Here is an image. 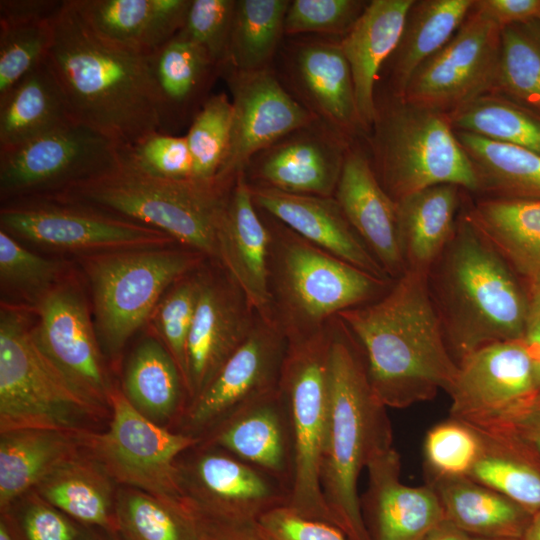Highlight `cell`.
<instances>
[{"mask_svg":"<svg viewBox=\"0 0 540 540\" xmlns=\"http://www.w3.org/2000/svg\"><path fill=\"white\" fill-rule=\"evenodd\" d=\"M350 146L349 140L316 120L259 151L244 174L253 186L333 197Z\"/></svg>","mask_w":540,"mask_h":540,"instance_id":"cell-22","label":"cell"},{"mask_svg":"<svg viewBox=\"0 0 540 540\" xmlns=\"http://www.w3.org/2000/svg\"><path fill=\"white\" fill-rule=\"evenodd\" d=\"M76 3L103 37L149 54L179 33L191 0H76Z\"/></svg>","mask_w":540,"mask_h":540,"instance_id":"cell-31","label":"cell"},{"mask_svg":"<svg viewBox=\"0 0 540 540\" xmlns=\"http://www.w3.org/2000/svg\"><path fill=\"white\" fill-rule=\"evenodd\" d=\"M271 233L255 206L244 171L230 190L218 227V261L263 318H273L269 285Z\"/></svg>","mask_w":540,"mask_h":540,"instance_id":"cell-24","label":"cell"},{"mask_svg":"<svg viewBox=\"0 0 540 540\" xmlns=\"http://www.w3.org/2000/svg\"><path fill=\"white\" fill-rule=\"evenodd\" d=\"M45 61L75 122L119 148L158 131L148 54L103 37L76 0H64L53 17V41Z\"/></svg>","mask_w":540,"mask_h":540,"instance_id":"cell-2","label":"cell"},{"mask_svg":"<svg viewBox=\"0 0 540 540\" xmlns=\"http://www.w3.org/2000/svg\"><path fill=\"white\" fill-rule=\"evenodd\" d=\"M448 350L457 364L496 342L521 340L529 294L466 212L427 274Z\"/></svg>","mask_w":540,"mask_h":540,"instance_id":"cell-3","label":"cell"},{"mask_svg":"<svg viewBox=\"0 0 540 540\" xmlns=\"http://www.w3.org/2000/svg\"><path fill=\"white\" fill-rule=\"evenodd\" d=\"M522 540H540V510L532 515Z\"/></svg>","mask_w":540,"mask_h":540,"instance_id":"cell-63","label":"cell"},{"mask_svg":"<svg viewBox=\"0 0 540 540\" xmlns=\"http://www.w3.org/2000/svg\"><path fill=\"white\" fill-rule=\"evenodd\" d=\"M34 340L52 363L88 399L110 411L113 388L84 295L60 282L35 306Z\"/></svg>","mask_w":540,"mask_h":540,"instance_id":"cell-17","label":"cell"},{"mask_svg":"<svg viewBox=\"0 0 540 540\" xmlns=\"http://www.w3.org/2000/svg\"><path fill=\"white\" fill-rule=\"evenodd\" d=\"M480 455L469 478L510 498L532 515L540 510V451L511 425L475 428Z\"/></svg>","mask_w":540,"mask_h":540,"instance_id":"cell-33","label":"cell"},{"mask_svg":"<svg viewBox=\"0 0 540 540\" xmlns=\"http://www.w3.org/2000/svg\"><path fill=\"white\" fill-rule=\"evenodd\" d=\"M235 180L163 179L120 159L115 168L52 196L150 226L218 261V227Z\"/></svg>","mask_w":540,"mask_h":540,"instance_id":"cell-5","label":"cell"},{"mask_svg":"<svg viewBox=\"0 0 540 540\" xmlns=\"http://www.w3.org/2000/svg\"><path fill=\"white\" fill-rule=\"evenodd\" d=\"M0 224L17 239L82 255L167 247L176 242L150 226L54 196L5 201L0 210Z\"/></svg>","mask_w":540,"mask_h":540,"instance_id":"cell-12","label":"cell"},{"mask_svg":"<svg viewBox=\"0 0 540 540\" xmlns=\"http://www.w3.org/2000/svg\"><path fill=\"white\" fill-rule=\"evenodd\" d=\"M233 106L232 130L218 179L234 180L250 159L293 130L316 121L270 67L242 72L225 69Z\"/></svg>","mask_w":540,"mask_h":540,"instance_id":"cell-18","label":"cell"},{"mask_svg":"<svg viewBox=\"0 0 540 540\" xmlns=\"http://www.w3.org/2000/svg\"><path fill=\"white\" fill-rule=\"evenodd\" d=\"M475 0L414 1L391 58L393 98L400 100L417 69L457 32ZM389 58V59H390Z\"/></svg>","mask_w":540,"mask_h":540,"instance_id":"cell-39","label":"cell"},{"mask_svg":"<svg viewBox=\"0 0 540 540\" xmlns=\"http://www.w3.org/2000/svg\"><path fill=\"white\" fill-rule=\"evenodd\" d=\"M445 519L471 537L522 539L532 514L505 495L469 477L427 482Z\"/></svg>","mask_w":540,"mask_h":540,"instance_id":"cell-37","label":"cell"},{"mask_svg":"<svg viewBox=\"0 0 540 540\" xmlns=\"http://www.w3.org/2000/svg\"><path fill=\"white\" fill-rule=\"evenodd\" d=\"M85 433L52 429L0 433V512L84 452Z\"/></svg>","mask_w":540,"mask_h":540,"instance_id":"cell-32","label":"cell"},{"mask_svg":"<svg viewBox=\"0 0 540 540\" xmlns=\"http://www.w3.org/2000/svg\"><path fill=\"white\" fill-rule=\"evenodd\" d=\"M233 106L225 93L210 95L185 135L193 160V179H218L229 149Z\"/></svg>","mask_w":540,"mask_h":540,"instance_id":"cell-45","label":"cell"},{"mask_svg":"<svg viewBox=\"0 0 540 540\" xmlns=\"http://www.w3.org/2000/svg\"><path fill=\"white\" fill-rule=\"evenodd\" d=\"M454 132L472 162L478 192L489 198L540 199V154L471 133Z\"/></svg>","mask_w":540,"mask_h":540,"instance_id":"cell-40","label":"cell"},{"mask_svg":"<svg viewBox=\"0 0 540 540\" xmlns=\"http://www.w3.org/2000/svg\"><path fill=\"white\" fill-rule=\"evenodd\" d=\"M177 467L185 499L207 522L255 524L289 499L278 481L216 445L199 442Z\"/></svg>","mask_w":540,"mask_h":540,"instance_id":"cell-14","label":"cell"},{"mask_svg":"<svg viewBox=\"0 0 540 540\" xmlns=\"http://www.w3.org/2000/svg\"><path fill=\"white\" fill-rule=\"evenodd\" d=\"M250 187L259 210L343 261L375 277L392 280L350 225L334 197Z\"/></svg>","mask_w":540,"mask_h":540,"instance_id":"cell-27","label":"cell"},{"mask_svg":"<svg viewBox=\"0 0 540 540\" xmlns=\"http://www.w3.org/2000/svg\"><path fill=\"white\" fill-rule=\"evenodd\" d=\"M259 211L271 233L272 317L287 339L323 329L340 312L378 299L392 285L394 280L343 261Z\"/></svg>","mask_w":540,"mask_h":540,"instance_id":"cell-6","label":"cell"},{"mask_svg":"<svg viewBox=\"0 0 540 540\" xmlns=\"http://www.w3.org/2000/svg\"><path fill=\"white\" fill-rule=\"evenodd\" d=\"M479 432L472 426L449 417L431 427L423 443L427 482L468 477L481 452Z\"/></svg>","mask_w":540,"mask_h":540,"instance_id":"cell-46","label":"cell"},{"mask_svg":"<svg viewBox=\"0 0 540 540\" xmlns=\"http://www.w3.org/2000/svg\"><path fill=\"white\" fill-rule=\"evenodd\" d=\"M121 540H202L206 522L190 505H173L136 488L118 486Z\"/></svg>","mask_w":540,"mask_h":540,"instance_id":"cell-41","label":"cell"},{"mask_svg":"<svg viewBox=\"0 0 540 540\" xmlns=\"http://www.w3.org/2000/svg\"><path fill=\"white\" fill-rule=\"evenodd\" d=\"M331 321L311 335L287 339L278 386L289 414L295 448L287 505L304 516L329 523L320 466L329 405Z\"/></svg>","mask_w":540,"mask_h":540,"instance_id":"cell-10","label":"cell"},{"mask_svg":"<svg viewBox=\"0 0 540 540\" xmlns=\"http://www.w3.org/2000/svg\"><path fill=\"white\" fill-rule=\"evenodd\" d=\"M76 540H121V538L109 534L100 528L81 525Z\"/></svg>","mask_w":540,"mask_h":540,"instance_id":"cell-61","label":"cell"},{"mask_svg":"<svg viewBox=\"0 0 540 540\" xmlns=\"http://www.w3.org/2000/svg\"><path fill=\"white\" fill-rule=\"evenodd\" d=\"M287 343L273 318L257 314L248 337L186 405L172 430L201 440L241 408L277 390Z\"/></svg>","mask_w":540,"mask_h":540,"instance_id":"cell-16","label":"cell"},{"mask_svg":"<svg viewBox=\"0 0 540 540\" xmlns=\"http://www.w3.org/2000/svg\"><path fill=\"white\" fill-rule=\"evenodd\" d=\"M445 115L454 131L540 154V119L500 95H482Z\"/></svg>","mask_w":540,"mask_h":540,"instance_id":"cell-43","label":"cell"},{"mask_svg":"<svg viewBox=\"0 0 540 540\" xmlns=\"http://www.w3.org/2000/svg\"><path fill=\"white\" fill-rule=\"evenodd\" d=\"M501 27L474 6L452 38L413 74L400 99L447 114L492 93Z\"/></svg>","mask_w":540,"mask_h":540,"instance_id":"cell-15","label":"cell"},{"mask_svg":"<svg viewBox=\"0 0 540 540\" xmlns=\"http://www.w3.org/2000/svg\"><path fill=\"white\" fill-rule=\"evenodd\" d=\"M120 159L135 169L163 179L193 178V160L184 136L147 134L133 145L119 148Z\"/></svg>","mask_w":540,"mask_h":540,"instance_id":"cell-51","label":"cell"},{"mask_svg":"<svg viewBox=\"0 0 540 540\" xmlns=\"http://www.w3.org/2000/svg\"><path fill=\"white\" fill-rule=\"evenodd\" d=\"M110 411L83 395L37 345L22 311H0V433L102 430Z\"/></svg>","mask_w":540,"mask_h":540,"instance_id":"cell-7","label":"cell"},{"mask_svg":"<svg viewBox=\"0 0 540 540\" xmlns=\"http://www.w3.org/2000/svg\"><path fill=\"white\" fill-rule=\"evenodd\" d=\"M370 140L374 172L395 201L440 184L478 191L472 162L444 113L394 99L377 107Z\"/></svg>","mask_w":540,"mask_h":540,"instance_id":"cell-9","label":"cell"},{"mask_svg":"<svg viewBox=\"0 0 540 540\" xmlns=\"http://www.w3.org/2000/svg\"><path fill=\"white\" fill-rule=\"evenodd\" d=\"M121 390L133 407L158 425L173 429L187 402L181 372L158 338L143 339L131 353Z\"/></svg>","mask_w":540,"mask_h":540,"instance_id":"cell-36","label":"cell"},{"mask_svg":"<svg viewBox=\"0 0 540 540\" xmlns=\"http://www.w3.org/2000/svg\"><path fill=\"white\" fill-rule=\"evenodd\" d=\"M206 522L202 540H259L255 524Z\"/></svg>","mask_w":540,"mask_h":540,"instance_id":"cell-59","label":"cell"},{"mask_svg":"<svg viewBox=\"0 0 540 540\" xmlns=\"http://www.w3.org/2000/svg\"><path fill=\"white\" fill-rule=\"evenodd\" d=\"M200 267L176 281L150 317L157 338L176 362L185 386L187 344L198 298Z\"/></svg>","mask_w":540,"mask_h":540,"instance_id":"cell-47","label":"cell"},{"mask_svg":"<svg viewBox=\"0 0 540 540\" xmlns=\"http://www.w3.org/2000/svg\"><path fill=\"white\" fill-rule=\"evenodd\" d=\"M53 41V18L0 23V96L42 64Z\"/></svg>","mask_w":540,"mask_h":540,"instance_id":"cell-49","label":"cell"},{"mask_svg":"<svg viewBox=\"0 0 540 540\" xmlns=\"http://www.w3.org/2000/svg\"><path fill=\"white\" fill-rule=\"evenodd\" d=\"M199 439L149 420L113 385L106 428L86 432V452L118 486L144 491L173 505H190L179 483L177 461Z\"/></svg>","mask_w":540,"mask_h":540,"instance_id":"cell-11","label":"cell"},{"mask_svg":"<svg viewBox=\"0 0 540 540\" xmlns=\"http://www.w3.org/2000/svg\"><path fill=\"white\" fill-rule=\"evenodd\" d=\"M427 274L406 269L378 299L338 317L364 353L371 385L388 408L448 392L458 372L430 296Z\"/></svg>","mask_w":540,"mask_h":540,"instance_id":"cell-1","label":"cell"},{"mask_svg":"<svg viewBox=\"0 0 540 540\" xmlns=\"http://www.w3.org/2000/svg\"><path fill=\"white\" fill-rule=\"evenodd\" d=\"M291 38L284 47L283 66L294 98L318 121L349 141L365 133L340 39L317 35Z\"/></svg>","mask_w":540,"mask_h":540,"instance_id":"cell-20","label":"cell"},{"mask_svg":"<svg viewBox=\"0 0 540 540\" xmlns=\"http://www.w3.org/2000/svg\"><path fill=\"white\" fill-rule=\"evenodd\" d=\"M34 490L77 523L120 538L118 485L86 450L55 469Z\"/></svg>","mask_w":540,"mask_h":540,"instance_id":"cell-34","label":"cell"},{"mask_svg":"<svg viewBox=\"0 0 540 540\" xmlns=\"http://www.w3.org/2000/svg\"><path fill=\"white\" fill-rule=\"evenodd\" d=\"M475 7L501 28L540 19V0H475Z\"/></svg>","mask_w":540,"mask_h":540,"instance_id":"cell-55","label":"cell"},{"mask_svg":"<svg viewBox=\"0 0 540 540\" xmlns=\"http://www.w3.org/2000/svg\"><path fill=\"white\" fill-rule=\"evenodd\" d=\"M59 262L24 247L19 239L0 230V279L5 289L17 293L34 306L60 283Z\"/></svg>","mask_w":540,"mask_h":540,"instance_id":"cell-48","label":"cell"},{"mask_svg":"<svg viewBox=\"0 0 540 540\" xmlns=\"http://www.w3.org/2000/svg\"><path fill=\"white\" fill-rule=\"evenodd\" d=\"M289 0H236L223 69L249 72L271 67L284 35ZM222 71V72H223Z\"/></svg>","mask_w":540,"mask_h":540,"instance_id":"cell-42","label":"cell"},{"mask_svg":"<svg viewBox=\"0 0 540 540\" xmlns=\"http://www.w3.org/2000/svg\"><path fill=\"white\" fill-rule=\"evenodd\" d=\"M471 540H522L518 538H482V537H472Z\"/></svg>","mask_w":540,"mask_h":540,"instance_id":"cell-64","label":"cell"},{"mask_svg":"<svg viewBox=\"0 0 540 540\" xmlns=\"http://www.w3.org/2000/svg\"><path fill=\"white\" fill-rule=\"evenodd\" d=\"M200 442L223 448L278 481L290 493L294 438L279 387L232 414Z\"/></svg>","mask_w":540,"mask_h":540,"instance_id":"cell-25","label":"cell"},{"mask_svg":"<svg viewBox=\"0 0 540 540\" xmlns=\"http://www.w3.org/2000/svg\"><path fill=\"white\" fill-rule=\"evenodd\" d=\"M532 364L521 340L485 345L458 364L448 390L449 417L474 428H487L537 390Z\"/></svg>","mask_w":540,"mask_h":540,"instance_id":"cell-19","label":"cell"},{"mask_svg":"<svg viewBox=\"0 0 540 540\" xmlns=\"http://www.w3.org/2000/svg\"><path fill=\"white\" fill-rule=\"evenodd\" d=\"M494 94L540 113V32L532 22L501 28Z\"/></svg>","mask_w":540,"mask_h":540,"instance_id":"cell-44","label":"cell"},{"mask_svg":"<svg viewBox=\"0 0 540 540\" xmlns=\"http://www.w3.org/2000/svg\"><path fill=\"white\" fill-rule=\"evenodd\" d=\"M256 319L257 313L225 270L224 275H219L200 268L198 298L187 344V404L245 341Z\"/></svg>","mask_w":540,"mask_h":540,"instance_id":"cell-21","label":"cell"},{"mask_svg":"<svg viewBox=\"0 0 540 540\" xmlns=\"http://www.w3.org/2000/svg\"><path fill=\"white\" fill-rule=\"evenodd\" d=\"M120 163L119 146L70 122L21 144L0 149V194L5 201L56 195Z\"/></svg>","mask_w":540,"mask_h":540,"instance_id":"cell-13","label":"cell"},{"mask_svg":"<svg viewBox=\"0 0 540 540\" xmlns=\"http://www.w3.org/2000/svg\"><path fill=\"white\" fill-rule=\"evenodd\" d=\"M333 197L388 277L395 280L401 276L406 265L399 238L397 203L383 189L361 150L349 147Z\"/></svg>","mask_w":540,"mask_h":540,"instance_id":"cell-26","label":"cell"},{"mask_svg":"<svg viewBox=\"0 0 540 540\" xmlns=\"http://www.w3.org/2000/svg\"><path fill=\"white\" fill-rule=\"evenodd\" d=\"M236 0H191L178 34L202 47L221 68L226 66Z\"/></svg>","mask_w":540,"mask_h":540,"instance_id":"cell-52","label":"cell"},{"mask_svg":"<svg viewBox=\"0 0 540 540\" xmlns=\"http://www.w3.org/2000/svg\"><path fill=\"white\" fill-rule=\"evenodd\" d=\"M22 540H76L81 525L31 490L5 511Z\"/></svg>","mask_w":540,"mask_h":540,"instance_id":"cell-53","label":"cell"},{"mask_svg":"<svg viewBox=\"0 0 540 540\" xmlns=\"http://www.w3.org/2000/svg\"><path fill=\"white\" fill-rule=\"evenodd\" d=\"M0 540H22L11 520L0 513Z\"/></svg>","mask_w":540,"mask_h":540,"instance_id":"cell-62","label":"cell"},{"mask_svg":"<svg viewBox=\"0 0 540 540\" xmlns=\"http://www.w3.org/2000/svg\"><path fill=\"white\" fill-rule=\"evenodd\" d=\"M73 121L64 93L44 61L0 96V149Z\"/></svg>","mask_w":540,"mask_h":540,"instance_id":"cell-38","label":"cell"},{"mask_svg":"<svg viewBox=\"0 0 540 540\" xmlns=\"http://www.w3.org/2000/svg\"><path fill=\"white\" fill-rule=\"evenodd\" d=\"M415 0H373L340 39L349 64L359 119L370 133L377 116L375 83L400 41L407 14Z\"/></svg>","mask_w":540,"mask_h":540,"instance_id":"cell-29","label":"cell"},{"mask_svg":"<svg viewBox=\"0 0 540 540\" xmlns=\"http://www.w3.org/2000/svg\"><path fill=\"white\" fill-rule=\"evenodd\" d=\"M465 212L527 291L540 290V199L486 197Z\"/></svg>","mask_w":540,"mask_h":540,"instance_id":"cell-30","label":"cell"},{"mask_svg":"<svg viewBox=\"0 0 540 540\" xmlns=\"http://www.w3.org/2000/svg\"><path fill=\"white\" fill-rule=\"evenodd\" d=\"M460 189L440 184L396 201L406 269L428 273L450 242L457 225Z\"/></svg>","mask_w":540,"mask_h":540,"instance_id":"cell-35","label":"cell"},{"mask_svg":"<svg viewBox=\"0 0 540 540\" xmlns=\"http://www.w3.org/2000/svg\"><path fill=\"white\" fill-rule=\"evenodd\" d=\"M501 423L511 425L540 451V388L518 404Z\"/></svg>","mask_w":540,"mask_h":540,"instance_id":"cell-57","label":"cell"},{"mask_svg":"<svg viewBox=\"0 0 540 540\" xmlns=\"http://www.w3.org/2000/svg\"><path fill=\"white\" fill-rule=\"evenodd\" d=\"M366 469L368 484L360 504L371 540H423L445 519L432 486L401 481V459L394 447L376 455Z\"/></svg>","mask_w":540,"mask_h":540,"instance_id":"cell-23","label":"cell"},{"mask_svg":"<svg viewBox=\"0 0 540 540\" xmlns=\"http://www.w3.org/2000/svg\"><path fill=\"white\" fill-rule=\"evenodd\" d=\"M471 538L470 535L444 519L423 540H471Z\"/></svg>","mask_w":540,"mask_h":540,"instance_id":"cell-60","label":"cell"},{"mask_svg":"<svg viewBox=\"0 0 540 540\" xmlns=\"http://www.w3.org/2000/svg\"><path fill=\"white\" fill-rule=\"evenodd\" d=\"M158 131L175 133L190 125L210 97L221 68L193 41L177 34L148 54Z\"/></svg>","mask_w":540,"mask_h":540,"instance_id":"cell-28","label":"cell"},{"mask_svg":"<svg viewBox=\"0 0 540 540\" xmlns=\"http://www.w3.org/2000/svg\"><path fill=\"white\" fill-rule=\"evenodd\" d=\"M256 529L259 540H349L332 523L304 516L287 504L263 514Z\"/></svg>","mask_w":540,"mask_h":540,"instance_id":"cell-54","label":"cell"},{"mask_svg":"<svg viewBox=\"0 0 540 540\" xmlns=\"http://www.w3.org/2000/svg\"><path fill=\"white\" fill-rule=\"evenodd\" d=\"M203 259L192 249L171 246L81 255L104 356L116 361L128 340L150 319L165 292L198 269Z\"/></svg>","mask_w":540,"mask_h":540,"instance_id":"cell-8","label":"cell"},{"mask_svg":"<svg viewBox=\"0 0 540 540\" xmlns=\"http://www.w3.org/2000/svg\"><path fill=\"white\" fill-rule=\"evenodd\" d=\"M358 0H293L289 2L284 35L342 38L365 9Z\"/></svg>","mask_w":540,"mask_h":540,"instance_id":"cell-50","label":"cell"},{"mask_svg":"<svg viewBox=\"0 0 540 540\" xmlns=\"http://www.w3.org/2000/svg\"><path fill=\"white\" fill-rule=\"evenodd\" d=\"M63 1L1 0L0 23L33 22L52 19Z\"/></svg>","mask_w":540,"mask_h":540,"instance_id":"cell-56","label":"cell"},{"mask_svg":"<svg viewBox=\"0 0 540 540\" xmlns=\"http://www.w3.org/2000/svg\"><path fill=\"white\" fill-rule=\"evenodd\" d=\"M528 313L521 339L529 355L537 388H540V290L530 291Z\"/></svg>","mask_w":540,"mask_h":540,"instance_id":"cell-58","label":"cell"},{"mask_svg":"<svg viewBox=\"0 0 540 540\" xmlns=\"http://www.w3.org/2000/svg\"><path fill=\"white\" fill-rule=\"evenodd\" d=\"M329 405L320 484L331 522L349 540H371L358 494L364 468L393 447L387 407L375 394L361 346L337 316L331 321Z\"/></svg>","mask_w":540,"mask_h":540,"instance_id":"cell-4","label":"cell"}]
</instances>
